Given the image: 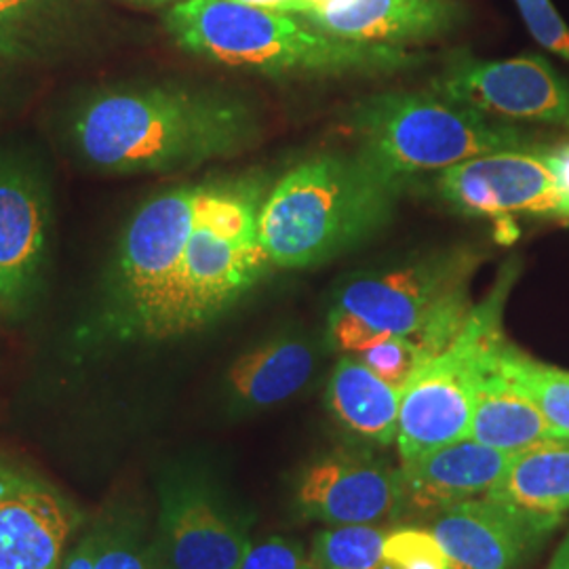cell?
<instances>
[{
	"mask_svg": "<svg viewBox=\"0 0 569 569\" xmlns=\"http://www.w3.org/2000/svg\"><path fill=\"white\" fill-rule=\"evenodd\" d=\"M531 37L555 56L569 61V28L550 0H515Z\"/></svg>",
	"mask_w": 569,
	"mask_h": 569,
	"instance_id": "27",
	"label": "cell"
},
{
	"mask_svg": "<svg viewBox=\"0 0 569 569\" xmlns=\"http://www.w3.org/2000/svg\"><path fill=\"white\" fill-rule=\"evenodd\" d=\"M493 366L569 443V371L531 359L507 338L496 346Z\"/></svg>",
	"mask_w": 569,
	"mask_h": 569,
	"instance_id": "22",
	"label": "cell"
},
{
	"mask_svg": "<svg viewBox=\"0 0 569 569\" xmlns=\"http://www.w3.org/2000/svg\"><path fill=\"white\" fill-rule=\"evenodd\" d=\"M302 20L346 41L407 47L443 37L465 20L460 0H329Z\"/></svg>",
	"mask_w": 569,
	"mask_h": 569,
	"instance_id": "15",
	"label": "cell"
},
{
	"mask_svg": "<svg viewBox=\"0 0 569 569\" xmlns=\"http://www.w3.org/2000/svg\"><path fill=\"white\" fill-rule=\"evenodd\" d=\"M201 186H182L148 201L127 226L117 264V302L124 329L157 338L182 270Z\"/></svg>",
	"mask_w": 569,
	"mask_h": 569,
	"instance_id": "8",
	"label": "cell"
},
{
	"mask_svg": "<svg viewBox=\"0 0 569 569\" xmlns=\"http://www.w3.org/2000/svg\"><path fill=\"white\" fill-rule=\"evenodd\" d=\"M60 569H96V545L91 531L82 538L74 549L68 552Z\"/></svg>",
	"mask_w": 569,
	"mask_h": 569,
	"instance_id": "30",
	"label": "cell"
},
{
	"mask_svg": "<svg viewBox=\"0 0 569 569\" xmlns=\"http://www.w3.org/2000/svg\"><path fill=\"white\" fill-rule=\"evenodd\" d=\"M82 512L34 468L0 456V569H60Z\"/></svg>",
	"mask_w": 569,
	"mask_h": 569,
	"instance_id": "11",
	"label": "cell"
},
{
	"mask_svg": "<svg viewBox=\"0 0 569 569\" xmlns=\"http://www.w3.org/2000/svg\"><path fill=\"white\" fill-rule=\"evenodd\" d=\"M44 249V207L34 183L0 167V305L28 293Z\"/></svg>",
	"mask_w": 569,
	"mask_h": 569,
	"instance_id": "17",
	"label": "cell"
},
{
	"mask_svg": "<svg viewBox=\"0 0 569 569\" xmlns=\"http://www.w3.org/2000/svg\"><path fill=\"white\" fill-rule=\"evenodd\" d=\"M256 121L232 98L173 87L117 91L74 121L82 154L108 171H173L241 152Z\"/></svg>",
	"mask_w": 569,
	"mask_h": 569,
	"instance_id": "1",
	"label": "cell"
},
{
	"mask_svg": "<svg viewBox=\"0 0 569 569\" xmlns=\"http://www.w3.org/2000/svg\"><path fill=\"white\" fill-rule=\"evenodd\" d=\"M486 498L563 517L569 510L568 441H555L517 453L507 475Z\"/></svg>",
	"mask_w": 569,
	"mask_h": 569,
	"instance_id": "21",
	"label": "cell"
},
{
	"mask_svg": "<svg viewBox=\"0 0 569 569\" xmlns=\"http://www.w3.org/2000/svg\"><path fill=\"white\" fill-rule=\"evenodd\" d=\"M515 272L507 268L488 300L472 306L458 336L409 378L397 448L401 462L468 439L475 392L502 331V310Z\"/></svg>",
	"mask_w": 569,
	"mask_h": 569,
	"instance_id": "7",
	"label": "cell"
},
{
	"mask_svg": "<svg viewBox=\"0 0 569 569\" xmlns=\"http://www.w3.org/2000/svg\"><path fill=\"white\" fill-rule=\"evenodd\" d=\"M515 456L465 439L406 460L399 468L406 507L420 512H441L481 498L500 483Z\"/></svg>",
	"mask_w": 569,
	"mask_h": 569,
	"instance_id": "16",
	"label": "cell"
},
{
	"mask_svg": "<svg viewBox=\"0 0 569 569\" xmlns=\"http://www.w3.org/2000/svg\"><path fill=\"white\" fill-rule=\"evenodd\" d=\"M403 182L357 154H319L291 167L260 209L258 239L272 268L326 264L387 224Z\"/></svg>",
	"mask_w": 569,
	"mask_h": 569,
	"instance_id": "3",
	"label": "cell"
},
{
	"mask_svg": "<svg viewBox=\"0 0 569 569\" xmlns=\"http://www.w3.org/2000/svg\"><path fill=\"white\" fill-rule=\"evenodd\" d=\"M357 357L366 366L371 367L382 380L397 387H406L409 378L418 371V367L427 363V357L418 342L407 336H390Z\"/></svg>",
	"mask_w": 569,
	"mask_h": 569,
	"instance_id": "26",
	"label": "cell"
},
{
	"mask_svg": "<svg viewBox=\"0 0 569 569\" xmlns=\"http://www.w3.org/2000/svg\"><path fill=\"white\" fill-rule=\"evenodd\" d=\"M385 559L388 569H453L432 529H388Z\"/></svg>",
	"mask_w": 569,
	"mask_h": 569,
	"instance_id": "25",
	"label": "cell"
},
{
	"mask_svg": "<svg viewBox=\"0 0 569 569\" xmlns=\"http://www.w3.org/2000/svg\"><path fill=\"white\" fill-rule=\"evenodd\" d=\"M549 569H569V533L561 540L559 549L555 550Z\"/></svg>",
	"mask_w": 569,
	"mask_h": 569,
	"instance_id": "33",
	"label": "cell"
},
{
	"mask_svg": "<svg viewBox=\"0 0 569 569\" xmlns=\"http://www.w3.org/2000/svg\"><path fill=\"white\" fill-rule=\"evenodd\" d=\"M296 507L326 526H380L407 509L399 468L348 449H333L302 470Z\"/></svg>",
	"mask_w": 569,
	"mask_h": 569,
	"instance_id": "13",
	"label": "cell"
},
{
	"mask_svg": "<svg viewBox=\"0 0 569 569\" xmlns=\"http://www.w3.org/2000/svg\"><path fill=\"white\" fill-rule=\"evenodd\" d=\"M157 549L164 569H241L251 547L243 517L194 472H171L159 486Z\"/></svg>",
	"mask_w": 569,
	"mask_h": 569,
	"instance_id": "9",
	"label": "cell"
},
{
	"mask_svg": "<svg viewBox=\"0 0 569 569\" xmlns=\"http://www.w3.org/2000/svg\"><path fill=\"white\" fill-rule=\"evenodd\" d=\"M536 159L545 164V169L557 182L568 183L569 186V142L561 146H552V148H536L533 150Z\"/></svg>",
	"mask_w": 569,
	"mask_h": 569,
	"instance_id": "29",
	"label": "cell"
},
{
	"mask_svg": "<svg viewBox=\"0 0 569 569\" xmlns=\"http://www.w3.org/2000/svg\"><path fill=\"white\" fill-rule=\"evenodd\" d=\"M44 0H0V28L30 16Z\"/></svg>",
	"mask_w": 569,
	"mask_h": 569,
	"instance_id": "32",
	"label": "cell"
},
{
	"mask_svg": "<svg viewBox=\"0 0 569 569\" xmlns=\"http://www.w3.org/2000/svg\"><path fill=\"white\" fill-rule=\"evenodd\" d=\"M387 529L378 526H329L312 542L317 569H388Z\"/></svg>",
	"mask_w": 569,
	"mask_h": 569,
	"instance_id": "24",
	"label": "cell"
},
{
	"mask_svg": "<svg viewBox=\"0 0 569 569\" xmlns=\"http://www.w3.org/2000/svg\"><path fill=\"white\" fill-rule=\"evenodd\" d=\"M164 23L173 41L186 51L270 77L338 79L346 74H388L422 61L420 53L407 47L346 41L298 16L232 0H178L171 4Z\"/></svg>",
	"mask_w": 569,
	"mask_h": 569,
	"instance_id": "2",
	"label": "cell"
},
{
	"mask_svg": "<svg viewBox=\"0 0 569 569\" xmlns=\"http://www.w3.org/2000/svg\"><path fill=\"white\" fill-rule=\"evenodd\" d=\"M348 129L357 140L355 154L392 182L488 154L542 148L512 122L418 91L366 98L350 110Z\"/></svg>",
	"mask_w": 569,
	"mask_h": 569,
	"instance_id": "5",
	"label": "cell"
},
{
	"mask_svg": "<svg viewBox=\"0 0 569 569\" xmlns=\"http://www.w3.org/2000/svg\"><path fill=\"white\" fill-rule=\"evenodd\" d=\"M481 258L453 247L411 264L355 277L329 308V340L361 355L390 336L413 338L432 359L458 336L468 312V283Z\"/></svg>",
	"mask_w": 569,
	"mask_h": 569,
	"instance_id": "4",
	"label": "cell"
},
{
	"mask_svg": "<svg viewBox=\"0 0 569 569\" xmlns=\"http://www.w3.org/2000/svg\"><path fill=\"white\" fill-rule=\"evenodd\" d=\"M266 183L258 176L203 183L180 279L159 340L218 319L272 268L258 239Z\"/></svg>",
	"mask_w": 569,
	"mask_h": 569,
	"instance_id": "6",
	"label": "cell"
},
{
	"mask_svg": "<svg viewBox=\"0 0 569 569\" xmlns=\"http://www.w3.org/2000/svg\"><path fill=\"white\" fill-rule=\"evenodd\" d=\"M317 366L312 346L281 336L241 355L228 371L230 401L243 409H264L298 395Z\"/></svg>",
	"mask_w": 569,
	"mask_h": 569,
	"instance_id": "20",
	"label": "cell"
},
{
	"mask_svg": "<svg viewBox=\"0 0 569 569\" xmlns=\"http://www.w3.org/2000/svg\"><path fill=\"white\" fill-rule=\"evenodd\" d=\"M308 4H310V11H315V9H321V7H326L329 0H306Z\"/></svg>",
	"mask_w": 569,
	"mask_h": 569,
	"instance_id": "35",
	"label": "cell"
},
{
	"mask_svg": "<svg viewBox=\"0 0 569 569\" xmlns=\"http://www.w3.org/2000/svg\"><path fill=\"white\" fill-rule=\"evenodd\" d=\"M96 569H164L157 540L129 510L112 509L91 529Z\"/></svg>",
	"mask_w": 569,
	"mask_h": 569,
	"instance_id": "23",
	"label": "cell"
},
{
	"mask_svg": "<svg viewBox=\"0 0 569 569\" xmlns=\"http://www.w3.org/2000/svg\"><path fill=\"white\" fill-rule=\"evenodd\" d=\"M403 390L382 380L357 355H345L329 376L327 406L357 437L390 446L397 441Z\"/></svg>",
	"mask_w": 569,
	"mask_h": 569,
	"instance_id": "19",
	"label": "cell"
},
{
	"mask_svg": "<svg viewBox=\"0 0 569 569\" xmlns=\"http://www.w3.org/2000/svg\"><path fill=\"white\" fill-rule=\"evenodd\" d=\"M437 194L470 216H529L569 220V186L557 182L533 150L500 152L449 167Z\"/></svg>",
	"mask_w": 569,
	"mask_h": 569,
	"instance_id": "12",
	"label": "cell"
},
{
	"mask_svg": "<svg viewBox=\"0 0 569 569\" xmlns=\"http://www.w3.org/2000/svg\"><path fill=\"white\" fill-rule=\"evenodd\" d=\"M131 2H140V4H148V7H163V4H176L178 0H131Z\"/></svg>",
	"mask_w": 569,
	"mask_h": 569,
	"instance_id": "34",
	"label": "cell"
},
{
	"mask_svg": "<svg viewBox=\"0 0 569 569\" xmlns=\"http://www.w3.org/2000/svg\"><path fill=\"white\" fill-rule=\"evenodd\" d=\"M241 569H317L312 557L305 549L284 538H266L251 545L244 555Z\"/></svg>",
	"mask_w": 569,
	"mask_h": 569,
	"instance_id": "28",
	"label": "cell"
},
{
	"mask_svg": "<svg viewBox=\"0 0 569 569\" xmlns=\"http://www.w3.org/2000/svg\"><path fill=\"white\" fill-rule=\"evenodd\" d=\"M432 87L451 102L491 117L569 127V79L538 56L456 61Z\"/></svg>",
	"mask_w": 569,
	"mask_h": 569,
	"instance_id": "10",
	"label": "cell"
},
{
	"mask_svg": "<svg viewBox=\"0 0 569 569\" xmlns=\"http://www.w3.org/2000/svg\"><path fill=\"white\" fill-rule=\"evenodd\" d=\"M496 346L477 385L468 439L507 453H521L526 449L563 441L538 411V407L528 401L517 388L510 387L509 380L496 369Z\"/></svg>",
	"mask_w": 569,
	"mask_h": 569,
	"instance_id": "18",
	"label": "cell"
},
{
	"mask_svg": "<svg viewBox=\"0 0 569 569\" xmlns=\"http://www.w3.org/2000/svg\"><path fill=\"white\" fill-rule=\"evenodd\" d=\"M561 515L475 498L441 510L432 533L453 569H517L561 526Z\"/></svg>",
	"mask_w": 569,
	"mask_h": 569,
	"instance_id": "14",
	"label": "cell"
},
{
	"mask_svg": "<svg viewBox=\"0 0 569 569\" xmlns=\"http://www.w3.org/2000/svg\"><path fill=\"white\" fill-rule=\"evenodd\" d=\"M232 2H241L249 7L266 9V11L287 13V16H298V18H305L310 13V4L306 0H232Z\"/></svg>",
	"mask_w": 569,
	"mask_h": 569,
	"instance_id": "31",
	"label": "cell"
}]
</instances>
